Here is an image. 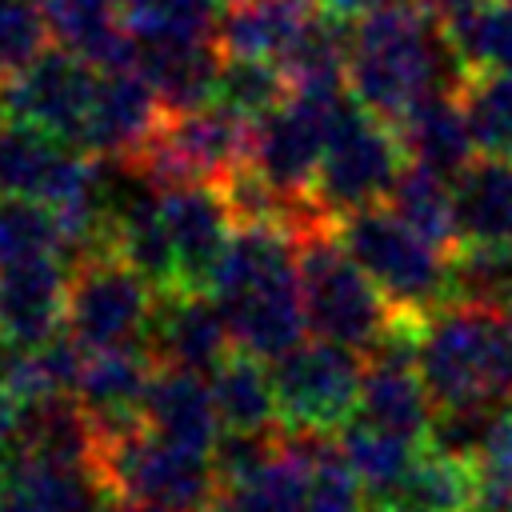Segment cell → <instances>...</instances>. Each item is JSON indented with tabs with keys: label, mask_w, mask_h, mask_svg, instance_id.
<instances>
[{
	"label": "cell",
	"mask_w": 512,
	"mask_h": 512,
	"mask_svg": "<svg viewBox=\"0 0 512 512\" xmlns=\"http://www.w3.org/2000/svg\"><path fill=\"white\" fill-rule=\"evenodd\" d=\"M464 76L444 24L416 0H384L352 24L344 56L348 92L388 124L424 92L460 88Z\"/></svg>",
	"instance_id": "cell-1"
},
{
	"label": "cell",
	"mask_w": 512,
	"mask_h": 512,
	"mask_svg": "<svg viewBox=\"0 0 512 512\" xmlns=\"http://www.w3.org/2000/svg\"><path fill=\"white\" fill-rule=\"evenodd\" d=\"M208 292L216 296L236 348L276 360L304 340L308 312L300 260L296 240L284 228L236 224Z\"/></svg>",
	"instance_id": "cell-2"
},
{
	"label": "cell",
	"mask_w": 512,
	"mask_h": 512,
	"mask_svg": "<svg viewBox=\"0 0 512 512\" xmlns=\"http://www.w3.org/2000/svg\"><path fill=\"white\" fill-rule=\"evenodd\" d=\"M416 368L432 408L512 404V316L448 300L424 316Z\"/></svg>",
	"instance_id": "cell-3"
},
{
	"label": "cell",
	"mask_w": 512,
	"mask_h": 512,
	"mask_svg": "<svg viewBox=\"0 0 512 512\" xmlns=\"http://www.w3.org/2000/svg\"><path fill=\"white\" fill-rule=\"evenodd\" d=\"M92 468L112 500H136L172 512H204L220 488L208 452L180 448L156 436L144 420L112 424V428L96 424Z\"/></svg>",
	"instance_id": "cell-4"
},
{
	"label": "cell",
	"mask_w": 512,
	"mask_h": 512,
	"mask_svg": "<svg viewBox=\"0 0 512 512\" xmlns=\"http://www.w3.org/2000/svg\"><path fill=\"white\" fill-rule=\"evenodd\" d=\"M336 236L396 312L428 316L452 300V252L428 244L392 208L368 204L344 212L336 216Z\"/></svg>",
	"instance_id": "cell-5"
},
{
	"label": "cell",
	"mask_w": 512,
	"mask_h": 512,
	"mask_svg": "<svg viewBox=\"0 0 512 512\" xmlns=\"http://www.w3.org/2000/svg\"><path fill=\"white\" fill-rule=\"evenodd\" d=\"M296 260H300L308 328L324 340L348 344L356 352H372L388 336L400 312L376 288V280L348 256V248L336 236V224L296 240Z\"/></svg>",
	"instance_id": "cell-6"
},
{
	"label": "cell",
	"mask_w": 512,
	"mask_h": 512,
	"mask_svg": "<svg viewBox=\"0 0 512 512\" xmlns=\"http://www.w3.org/2000/svg\"><path fill=\"white\" fill-rule=\"evenodd\" d=\"M156 288L112 248L96 244L68 256V332L84 352L144 344Z\"/></svg>",
	"instance_id": "cell-7"
},
{
	"label": "cell",
	"mask_w": 512,
	"mask_h": 512,
	"mask_svg": "<svg viewBox=\"0 0 512 512\" xmlns=\"http://www.w3.org/2000/svg\"><path fill=\"white\" fill-rule=\"evenodd\" d=\"M248 136H252V124L244 116L208 100L196 108L164 112L160 128L128 164L156 192H168L192 180L224 184L248 160Z\"/></svg>",
	"instance_id": "cell-8"
},
{
	"label": "cell",
	"mask_w": 512,
	"mask_h": 512,
	"mask_svg": "<svg viewBox=\"0 0 512 512\" xmlns=\"http://www.w3.org/2000/svg\"><path fill=\"white\" fill-rule=\"evenodd\" d=\"M404 144L388 120L368 112L356 96L328 132L312 192L332 216L384 204L404 172Z\"/></svg>",
	"instance_id": "cell-9"
},
{
	"label": "cell",
	"mask_w": 512,
	"mask_h": 512,
	"mask_svg": "<svg viewBox=\"0 0 512 512\" xmlns=\"http://www.w3.org/2000/svg\"><path fill=\"white\" fill-rule=\"evenodd\" d=\"M272 384L280 400V420L288 428L340 432L360 408L364 352L336 340H300L272 360Z\"/></svg>",
	"instance_id": "cell-10"
},
{
	"label": "cell",
	"mask_w": 512,
	"mask_h": 512,
	"mask_svg": "<svg viewBox=\"0 0 512 512\" xmlns=\"http://www.w3.org/2000/svg\"><path fill=\"white\" fill-rule=\"evenodd\" d=\"M100 84V68L68 48H44L28 68L0 84V120L44 128L80 148L92 96Z\"/></svg>",
	"instance_id": "cell-11"
},
{
	"label": "cell",
	"mask_w": 512,
	"mask_h": 512,
	"mask_svg": "<svg viewBox=\"0 0 512 512\" xmlns=\"http://www.w3.org/2000/svg\"><path fill=\"white\" fill-rule=\"evenodd\" d=\"M164 204V220L172 232V248H176V272H180V288H212V276L232 244L236 220L232 208L220 192V184L208 180H192V184H176L168 192H160Z\"/></svg>",
	"instance_id": "cell-12"
},
{
	"label": "cell",
	"mask_w": 512,
	"mask_h": 512,
	"mask_svg": "<svg viewBox=\"0 0 512 512\" xmlns=\"http://www.w3.org/2000/svg\"><path fill=\"white\" fill-rule=\"evenodd\" d=\"M164 112L168 108H164L160 92L136 64L100 72L80 148L100 160H132L148 144V136L160 128Z\"/></svg>",
	"instance_id": "cell-13"
},
{
	"label": "cell",
	"mask_w": 512,
	"mask_h": 512,
	"mask_svg": "<svg viewBox=\"0 0 512 512\" xmlns=\"http://www.w3.org/2000/svg\"><path fill=\"white\" fill-rule=\"evenodd\" d=\"M144 348L156 356V364L212 372L236 344H232L228 320L212 292L172 288V292L156 296V312H152Z\"/></svg>",
	"instance_id": "cell-14"
},
{
	"label": "cell",
	"mask_w": 512,
	"mask_h": 512,
	"mask_svg": "<svg viewBox=\"0 0 512 512\" xmlns=\"http://www.w3.org/2000/svg\"><path fill=\"white\" fill-rule=\"evenodd\" d=\"M68 324V260L64 252L16 260L0 268V340L16 348L44 344Z\"/></svg>",
	"instance_id": "cell-15"
},
{
	"label": "cell",
	"mask_w": 512,
	"mask_h": 512,
	"mask_svg": "<svg viewBox=\"0 0 512 512\" xmlns=\"http://www.w3.org/2000/svg\"><path fill=\"white\" fill-rule=\"evenodd\" d=\"M112 496L88 464L36 456L12 444L8 476L0 484V512H104Z\"/></svg>",
	"instance_id": "cell-16"
},
{
	"label": "cell",
	"mask_w": 512,
	"mask_h": 512,
	"mask_svg": "<svg viewBox=\"0 0 512 512\" xmlns=\"http://www.w3.org/2000/svg\"><path fill=\"white\" fill-rule=\"evenodd\" d=\"M404 156L412 164H424L440 176H456L476 160V140L468 128V112L460 100V88H432L420 100H412L396 120H392Z\"/></svg>",
	"instance_id": "cell-17"
},
{
	"label": "cell",
	"mask_w": 512,
	"mask_h": 512,
	"mask_svg": "<svg viewBox=\"0 0 512 512\" xmlns=\"http://www.w3.org/2000/svg\"><path fill=\"white\" fill-rule=\"evenodd\" d=\"M156 356L144 344H124V348H100L84 356L80 380H76V400L92 416V424L112 428V424H132L144 420V396L156 376Z\"/></svg>",
	"instance_id": "cell-18"
},
{
	"label": "cell",
	"mask_w": 512,
	"mask_h": 512,
	"mask_svg": "<svg viewBox=\"0 0 512 512\" xmlns=\"http://www.w3.org/2000/svg\"><path fill=\"white\" fill-rule=\"evenodd\" d=\"M144 424L156 436L180 448H192V452H208V456L224 432L212 384L196 368H176V364L156 368L152 388L144 396Z\"/></svg>",
	"instance_id": "cell-19"
},
{
	"label": "cell",
	"mask_w": 512,
	"mask_h": 512,
	"mask_svg": "<svg viewBox=\"0 0 512 512\" xmlns=\"http://www.w3.org/2000/svg\"><path fill=\"white\" fill-rule=\"evenodd\" d=\"M48 32L60 48L84 56L92 68H132L140 44L124 24L120 0H40Z\"/></svg>",
	"instance_id": "cell-20"
},
{
	"label": "cell",
	"mask_w": 512,
	"mask_h": 512,
	"mask_svg": "<svg viewBox=\"0 0 512 512\" xmlns=\"http://www.w3.org/2000/svg\"><path fill=\"white\" fill-rule=\"evenodd\" d=\"M480 484L484 472L476 460L452 456L424 440L392 496L372 512H472Z\"/></svg>",
	"instance_id": "cell-21"
},
{
	"label": "cell",
	"mask_w": 512,
	"mask_h": 512,
	"mask_svg": "<svg viewBox=\"0 0 512 512\" xmlns=\"http://www.w3.org/2000/svg\"><path fill=\"white\" fill-rule=\"evenodd\" d=\"M312 16V0H236L224 4L220 12L216 44L220 52L232 56H264L284 64V56L296 48Z\"/></svg>",
	"instance_id": "cell-22"
},
{
	"label": "cell",
	"mask_w": 512,
	"mask_h": 512,
	"mask_svg": "<svg viewBox=\"0 0 512 512\" xmlns=\"http://www.w3.org/2000/svg\"><path fill=\"white\" fill-rule=\"evenodd\" d=\"M460 244H500L512 240V160L508 156H476L468 168L452 176Z\"/></svg>",
	"instance_id": "cell-23"
},
{
	"label": "cell",
	"mask_w": 512,
	"mask_h": 512,
	"mask_svg": "<svg viewBox=\"0 0 512 512\" xmlns=\"http://www.w3.org/2000/svg\"><path fill=\"white\" fill-rule=\"evenodd\" d=\"M220 44L216 40H172V44H140L136 68L152 80L168 112L208 104L220 76Z\"/></svg>",
	"instance_id": "cell-24"
},
{
	"label": "cell",
	"mask_w": 512,
	"mask_h": 512,
	"mask_svg": "<svg viewBox=\"0 0 512 512\" xmlns=\"http://www.w3.org/2000/svg\"><path fill=\"white\" fill-rule=\"evenodd\" d=\"M212 396H216V412L224 428L236 432H260V428H276L280 420V400H276V384H272V368L264 356L232 348L212 372H208Z\"/></svg>",
	"instance_id": "cell-25"
},
{
	"label": "cell",
	"mask_w": 512,
	"mask_h": 512,
	"mask_svg": "<svg viewBox=\"0 0 512 512\" xmlns=\"http://www.w3.org/2000/svg\"><path fill=\"white\" fill-rule=\"evenodd\" d=\"M388 208L416 228L428 244L456 252L460 248V224H456V196H452V176H440L424 164H404L396 188L388 192Z\"/></svg>",
	"instance_id": "cell-26"
},
{
	"label": "cell",
	"mask_w": 512,
	"mask_h": 512,
	"mask_svg": "<svg viewBox=\"0 0 512 512\" xmlns=\"http://www.w3.org/2000/svg\"><path fill=\"white\" fill-rule=\"evenodd\" d=\"M336 440H340L344 460L352 464V472H356L360 484H364L368 512L380 508V504L392 496V488L400 484V476L408 472V464H412V456H416V448H420L416 440H404V436H392V432H384V428H372V424H364L360 416H352V420L336 432Z\"/></svg>",
	"instance_id": "cell-27"
},
{
	"label": "cell",
	"mask_w": 512,
	"mask_h": 512,
	"mask_svg": "<svg viewBox=\"0 0 512 512\" xmlns=\"http://www.w3.org/2000/svg\"><path fill=\"white\" fill-rule=\"evenodd\" d=\"M444 32L464 72H512V0H488L452 16Z\"/></svg>",
	"instance_id": "cell-28"
},
{
	"label": "cell",
	"mask_w": 512,
	"mask_h": 512,
	"mask_svg": "<svg viewBox=\"0 0 512 512\" xmlns=\"http://www.w3.org/2000/svg\"><path fill=\"white\" fill-rule=\"evenodd\" d=\"M288 96H292V80H288L284 64L264 60V56H232V52H224L220 76H216V92H212L216 104H224L228 112H236V116H244L252 124L264 112L280 108Z\"/></svg>",
	"instance_id": "cell-29"
},
{
	"label": "cell",
	"mask_w": 512,
	"mask_h": 512,
	"mask_svg": "<svg viewBox=\"0 0 512 512\" xmlns=\"http://www.w3.org/2000/svg\"><path fill=\"white\" fill-rule=\"evenodd\" d=\"M120 12L136 44L216 40L220 24L216 0H120Z\"/></svg>",
	"instance_id": "cell-30"
},
{
	"label": "cell",
	"mask_w": 512,
	"mask_h": 512,
	"mask_svg": "<svg viewBox=\"0 0 512 512\" xmlns=\"http://www.w3.org/2000/svg\"><path fill=\"white\" fill-rule=\"evenodd\" d=\"M452 300L484 304L512 316V240L472 244L452 252Z\"/></svg>",
	"instance_id": "cell-31"
},
{
	"label": "cell",
	"mask_w": 512,
	"mask_h": 512,
	"mask_svg": "<svg viewBox=\"0 0 512 512\" xmlns=\"http://www.w3.org/2000/svg\"><path fill=\"white\" fill-rule=\"evenodd\" d=\"M460 100L476 148L512 160V72H468L460 80Z\"/></svg>",
	"instance_id": "cell-32"
},
{
	"label": "cell",
	"mask_w": 512,
	"mask_h": 512,
	"mask_svg": "<svg viewBox=\"0 0 512 512\" xmlns=\"http://www.w3.org/2000/svg\"><path fill=\"white\" fill-rule=\"evenodd\" d=\"M48 252H64V228L56 208L32 196L0 192V268L16 260L48 256Z\"/></svg>",
	"instance_id": "cell-33"
},
{
	"label": "cell",
	"mask_w": 512,
	"mask_h": 512,
	"mask_svg": "<svg viewBox=\"0 0 512 512\" xmlns=\"http://www.w3.org/2000/svg\"><path fill=\"white\" fill-rule=\"evenodd\" d=\"M300 512H368V496L360 476L340 452L336 432H320L312 448V468H308V488H304V508Z\"/></svg>",
	"instance_id": "cell-34"
},
{
	"label": "cell",
	"mask_w": 512,
	"mask_h": 512,
	"mask_svg": "<svg viewBox=\"0 0 512 512\" xmlns=\"http://www.w3.org/2000/svg\"><path fill=\"white\" fill-rule=\"evenodd\" d=\"M48 40L52 32L40 0H0V84L28 68L48 48Z\"/></svg>",
	"instance_id": "cell-35"
},
{
	"label": "cell",
	"mask_w": 512,
	"mask_h": 512,
	"mask_svg": "<svg viewBox=\"0 0 512 512\" xmlns=\"http://www.w3.org/2000/svg\"><path fill=\"white\" fill-rule=\"evenodd\" d=\"M480 472H484V480L512 488V404L500 408V416L488 432V444L480 452Z\"/></svg>",
	"instance_id": "cell-36"
},
{
	"label": "cell",
	"mask_w": 512,
	"mask_h": 512,
	"mask_svg": "<svg viewBox=\"0 0 512 512\" xmlns=\"http://www.w3.org/2000/svg\"><path fill=\"white\" fill-rule=\"evenodd\" d=\"M380 4H384V0H312L316 12H324V16L340 20V24H356V20H364V16L376 12Z\"/></svg>",
	"instance_id": "cell-37"
},
{
	"label": "cell",
	"mask_w": 512,
	"mask_h": 512,
	"mask_svg": "<svg viewBox=\"0 0 512 512\" xmlns=\"http://www.w3.org/2000/svg\"><path fill=\"white\" fill-rule=\"evenodd\" d=\"M20 416H24V404H20V400L4 388V380H0V448H12V444H16Z\"/></svg>",
	"instance_id": "cell-38"
},
{
	"label": "cell",
	"mask_w": 512,
	"mask_h": 512,
	"mask_svg": "<svg viewBox=\"0 0 512 512\" xmlns=\"http://www.w3.org/2000/svg\"><path fill=\"white\" fill-rule=\"evenodd\" d=\"M472 512H512V488H500L492 480L480 484V496L472 504Z\"/></svg>",
	"instance_id": "cell-39"
},
{
	"label": "cell",
	"mask_w": 512,
	"mask_h": 512,
	"mask_svg": "<svg viewBox=\"0 0 512 512\" xmlns=\"http://www.w3.org/2000/svg\"><path fill=\"white\" fill-rule=\"evenodd\" d=\"M424 12H432L440 24L444 20H452V16H464V12H472V8H480V4H488V0H416Z\"/></svg>",
	"instance_id": "cell-40"
},
{
	"label": "cell",
	"mask_w": 512,
	"mask_h": 512,
	"mask_svg": "<svg viewBox=\"0 0 512 512\" xmlns=\"http://www.w3.org/2000/svg\"><path fill=\"white\" fill-rule=\"evenodd\" d=\"M104 512H172V508H156V504H136V500H112Z\"/></svg>",
	"instance_id": "cell-41"
}]
</instances>
